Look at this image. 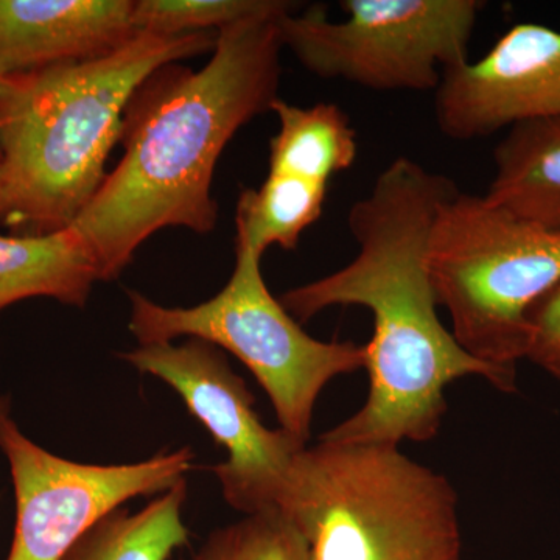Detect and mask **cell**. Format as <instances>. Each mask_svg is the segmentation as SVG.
Returning <instances> with one entry per match:
<instances>
[{
	"label": "cell",
	"instance_id": "1",
	"mask_svg": "<svg viewBox=\"0 0 560 560\" xmlns=\"http://www.w3.org/2000/svg\"><path fill=\"white\" fill-rule=\"evenodd\" d=\"M458 190L448 176L411 158H396L349 210L355 257L329 276L280 294V304L298 323L352 305L368 308L374 319L366 345L368 399L319 440L427 442L440 433L448 410L445 389L458 378L481 377L504 394L517 390L460 348L438 315L431 235L445 202Z\"/></svg>",
	"mask_w": 560,
	"mask_h": 560
},
{
	"label": "cell",
	"instance_id": "2",
	"mask_svg": "<svg viewBox=\"0 0 560 560\" xmlns=\"http://www.w3.org/2000/svg\"><path fill=\"white\" fill-rule=\"evenodd\" d=\"M290 11L235 22L219 32L200 70L164 66L132 95L121 127L124 156L72 224L102 282L119 278L154 232L215 230L217 162L246 124L279 101V20Z\"/></svg>",
	"mask_w": 560,
	"mask_h": 560
},
{
	"label": "cell",
	"instance_id": "3",
	"mask_svg": "<svg viewBox=\"0 0 560 560\" xmlns=\"http://www.w3.org/2000/svg\"><path fill=\"white\" fill-rule=\"evenodd\" d=\"M219 33H135L116 49L0 79V184L7 224L72 226L101 189L136 91L164 66L213 50Z\"/></svg>",
	"mask_w": 560,
	"mask_h": 560
},
{
	"label": "cell",
	"instance_id": "4",
	"mask_svg": "<svg viewBox=\"0 0 560 560\" xmlns=\"http://www.w3.org/2000/svg\"><path fill=\"white\" fill-rule=\"evenodd\" d=\"M279 510L311 560H460L458 493L399 445L319 440L294 460Z\"/></svg>",
	"mask_w": 560,
	"mask_h": 560
},
{
	"label": "cell",
	"instance_id": "5",
	"mask_svg": "<svg viewBox=\"0 0 560 560\" xmlns=\"http://www.w3.org/2000/svg\"><path fill=\"white\" fill-rule=\"evenodd\" d=\"M430 271L460 348L517 388L529 345L526 315L560 283V231L458 190L434 224Z\"/></svg>",
	"mask_w": 560,
	"mask_h": 560
},
{
	"label": "cell",
	"instance_id": "6",
	"mask_svg": "<svg viewBox=\"0 0 560 560\" xmlns=\"http://www.w3.org/2000/svg\"><path fill=\"white\" fill-rule=\"evenodd\" d=\"M130 331L139 346L198 338L245 364L270 397L280 423L304 444L311 440L319 394L334 378L366 370V345L311 337L268 290L261 256L235 249L224 289L194 307H165L130 291Z\"/></svg>",
	"mask_w": 560,
	"mask_h": 560
},
{
	"label": "cell",
	"instance_id": "7",
	"mask_svg": "<svg viewBox=\"0 0 560 560\" xmlns=\"http://www.w3.org/2000/svg\"><path fill=\"white\" fill-rule=\"evenodd\" d=\"M345 18L326 5L279 20L283 49L313 75L364 90L436 91L445 70L470 60L486 3L480 0H342Z\"/></svg>",
	"mask_w": 560,
	"mask_h": 560
},
{
	"label": "cell",
	"instance_id": "8",
	"mask_svg": "<svg viewBox=\"0 0 560 560\" xmlns=\"http://www.w3.org/2000/svg\"><path fill=\"white\" fill-rule=\"evenodd\" d=\"M0 451L16 497V526L7 560H61L95 523L127 501L186 480L195 456L183 447L139 463H77L25 436L11 416L0 425Z\"/></svg>",
	"mask_w": 560,
	"mask_h": 560
},
{
	"label": "cell",
	"instance_id": "9",
	"mask_svg": "<svg viewBox=\"0 0 560 560\" xmlns=\"http://www.w3.org/2000/svg\"><path fill=\"white\" fill-rule=\"evenodd\" d=\"M121 359L167 383L215 444L226 448L228 459L212 471L232 510L245 515L279 510L294 460L307 444L264 425L256 399L221 349L187 338L180 345L139 346Z\"/></svg>",
	"mask_w": 560,
	"mask_h": 560
},
{
	"label": "cell",
	"instance_id": "10",
	"mask_svg": "<svg viewBox=\"0 0 560 560\" xmlns=\"http://www.w3.org/2000/svg\"><path fill=\"white\" fill-rule=\"evenodd\" d=\"M445 138L474 140L522 121L560 119V32L522 22L480 60L445 70L434 91Z\"/></svg>",
	"mask_w": 560,
	"mask_h": 560
},
{
	"label": "cell",
	"instance_id": "11",
	"mask_svg": "<svg viewBox=\"0 0 560 560\" xmlns=\"http://www.w3.org/2000/svg\"><path fill=\"white\" fill-rule=\"evenodd\" d=\"M135 0H0V79L88 60L135 35Z\"/></svg>",
	"mask_w": 560,
	"mask_h": 560
},
{
	"label": "cell",
	"instance_id": "12",
	"mask_svg": "<svg viewBox=\"0 0 560 560\" xmlns=\"http://www.w3.org/2000/svg\"><path fill=\"white\" fill-rule=\"evenodd\" d=\"M98 280L97 260L73 226L50 234L0 235V312L31 298L84 307Z\"/></svg>",
	"mask_w": 560,
	"mask_h": 560
},
{
	"label": "cell",
	"instance_id": "13",
	"mask_svg": "<svg viewBox=\"0 0 560 560\" xmlns=\"http://www.w3.org/2000/svg\"><path fill=\"white\" fill-rule=\"evenodd\" d=\"M490 205L560 231V119L522 121L493 150Z\"/></svg>",
	"mask_w": 560,
	"mask_h": 560
},
{
	"label": "cell",
	"instance_id": "14",
	"mask_svg": "<svg viewBox=\"0 0 560 560\" xmlns=\"http://www.w3.org/2000/svg\"><path fill=\"white\" fill-rule=\"evenodd\" d=\"M279 120L270 140V172L329 184L348 172L359 156V139L348 114L335 103L298 106L276 101Z\"/></svg>",
	"mask_w": 560,
	"mask_h": 560
},
{
	"label": "cell",
	"instance_id": "15",
	"mask_svg": "<svg viewBox=\"0 0 560 560\" xmlns=\"http://www.w3.org/2000/svg\"><path fill=\"white\" fill-rule=\"evenodd\" d=\"M186 500L183 480L135 514L121 508L110 512L61 560H168L189 541L183 521Z\"/></svg>",
	"mask_w": 560,
	"mask_h": 560
},
{
	"label": "cell",
	"instance_id": "16",
	"mask_svg": "<svg viewBox=\"0 0 560 560\" xmlns=\"http://www.w3.org/2000/svg\"><path fill=\"white\" fill-rule=\"evenodd\" d=\"M329 184L268 173L259 189L243 191L235 210V249L264 254L294 249L320 219Z\"/></svg>",
	"mask_w": 560,
	"mask_h": 560
},
{
	"label": "cell",
	"instance_id": "17",
	"mask_svg": "<svg viewBox=\"0 0 560 560\" xmlns=\"http://www.w3.org/2000/svg\"><path fill=\"white\" fill-rule=\"evenodd\" d=\"M291 5L283 0H138L132 27L138 33L165 36L219 33L246 18Z\"/></svg>",
	"mask_w": 560,
	"mask_h": 560
},
{
	"label": "cell",
	"instance_id": "18",
	"mask_svg": "<svg viewBox=\"0 0 560 560\" xmlns=\"http://www.w3.org/2000/svg\"><path fill=\"white\" fill-rule=\"evenodd\" d=\"M195 560H311L294 523L280 510L245 515L215 529Z\"/></svg>",
	"mask_w": 560,
	"mask_h": 560
},
{
	"label": "cell",
	"instance_id": "19",
	"mask_svg": "<svg viewBox=\"0 0 560 560\" xmlns=\"http://www.w3.org/2000/svg\"><path fill=\"white\" fill-rule=\"evenodd\" d=\"M526 318L530 334L525 360L560 383V283L529 308Z\"/></svg>",
	"mask_w": 560,
	"mask_h": 560
},
{
	"label": "cell",
	"instance_id": "20",
	"mask_svg": "<svg viewBox=\"0 0 560 560\" xmlns=\"http://www.w3.org/2000/svg\"><path fill=\"white\" fill-rule=\"evenodd\" d=\"M11 412V401L9 396H0V425H2L3 420L9 418Z\"/></svg>",
	"mask_w": 560,
	"mask_h": 560
},
{
	"label": "cell",
	"instance_id": "21",
	"mask_svg": "<svg viewBox=\"0 0 560 560\" xmlns=\"http://www.w3.org/2000/svg\"><path fill=\"white\" fill-rule=\"evenodd\" d=\"M5 219H7L5 201H3L2 184H0V221H3V223H5Z\"/></svg>",
	"mask_w": 560,
	"mask_h": 560
}]
</instances>
